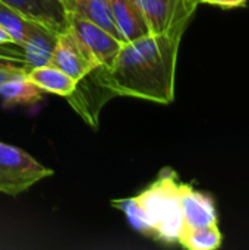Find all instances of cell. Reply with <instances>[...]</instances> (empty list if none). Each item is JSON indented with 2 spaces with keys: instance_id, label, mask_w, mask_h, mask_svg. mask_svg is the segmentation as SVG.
I'll use <instances>...</instances> for the list:
<instances>
[{
  "instance_id": "1",
  "label": "cell",
  "mask_w": 249,
  "mask_h": 250,
  "mask_svg": "<svg viewBox=\"0 0 249 250\" xmlns=\"http://www.w3.org/2000/svg\"><path fill=\"white\" fill-rule=\"evenodd\" d=\"M181 34H147L123 42L104 76L116 97H131L157 104L175 100V79Z\"/></svg>"
},
{
  "instance_id": "2",
  "label": "cell",
  "mask_w": 249,
  "mask_h": 250,
  "mask_svg": "<svg viewBox=\"0 0 249 250\" xmlns=\"http://www.w3.org/2000/svg\"><path fill=\"white\" fill-rule=\"evenodd\" d=\"M178 190L176 173L164 168L158 179L139 195L114 199L112 207L120 209L138 233L157 242L178 243L183 227Z\"/></svg>"
},
{
  "instance_id": "3",
  "label": "cell",
  "mask_w": 249,
  "mask_h": 250,
  "mask_svg": "<svg viewBox=\"0 0 249 250\" xmlns=\"http://www.w3.org/2000/svg\"><path fill=\"white\" fill-rule=\"evenodd\" d=\"M53 170L38 163L26 151L0 142V192L16 196L40 180L53 176Z\"/></svg>"
},
{
  "instance_id": "4",
  "label": "cell",
  "mask_w": 249,
  "mask_h": 250,
  "mask_svg": "<svg viewBox=\"0 0 249 250\" xmlns=\"http://www.w3.org/2000/svg\"><path fill=\"white\" fill-rule=\"evenodd\" d=\"M141 12L150 34L183 35L198 0H132Z\"/></svg>"
},
{
  "instance_id": "5",
  "label": "cell",
  "mask_w": 249,
  "mask_h": 250,
  "mask_svg": "<svg viewBox=\"0 0 249 250\" xmlns=\"http://www.w3.org/2000/svg\"><path fill=\"white\" fill-rule=\"evenodd\" d=\"M113 97H116V94L107 85L104 64H100L76 81L75 89L65 98L87 125L92 129H98L100 113Z\"/></svg>"
},
{
  "instance_id": "6",
  "label": "cell",
  "mask_w": 249,
  "mask_h": 250,
  "mask_svg": "<svg viewBox=\"0 0 249 250\" xmlns=\"http://www.w3.org/2000/svg\"><path fill=\"white\" fill-rule=\"evenodd\" d=\"M68 26L72 29L87 54L92 59L95 64H106L109 66L116 54L122 47V41L113 37L110 32L98 26L97 23L78 18V16H68Z\"/></svg>"
},
{
  "instance_id": "7",
  "label": "cell",
  "mask_w": 249,
  "mask_h": 250,
  "mask_svg": "<svg viewBox=\"0 0 249 250\" xmlns=\"http://www.w3.org/2000/svg\"><path fill=\"white\" fill-rule=\"evenodd\" d=\"M50 64L59 67L60 70L72 76L75 81H79L90 70L98 66L87 54V51L84 50V47L81 45V42L69 26L57 34Z\"/></svg>"
},
{
  "instance_id": "8",
  "label": "cell",
  "mask_w": 249,
  "mask_h": 250,
  "mask_svg": "<svg viewBox=\"0 0 249 250\" xmlns=\"http://www.w3.org/2000/svg\"><path fill=\"white\" fill-rule=\"evenodd\" d=\"M178 198L182 211V231L219 226L216 205L208 195L195 190L191 185L179 183Z\"/></svg>"
},
{
  "instance_id": "9",
  "label": "cell",
  "mask_w": 249,
  "mask_h": 250,
  "mask_svg": "<svg viewBox=\"0 0 249 250\" xmlns=\"http://www.w3.org/2000/svg\"><path fill=\"white\" fill-rule=\"evenodd\" d=\"M19 12L23 18L47 26L59 34L68 28V16L60 1L57 0H0Z\"/></svg>"
},
{
  "instance_id": "10",
  "label": "cell",
  "mask_w": 249,
  "mask_h": 250,
  "mask_svg": "<svg viewBox=\"0 0 249 250\" xmlns=\"http://www.w3.org/2000/svg\"><path fill=\"white\" fill-rule=\"evenodd\" d=\"M56 38L57 34L50 31L47 26L34 21L31 22L25 41L21 45L26 70L50 63L56 45Z\"/></svg>"
},
{
  "instance_id": "11",
  "label": "cell",
  "mask_w": 249,
  "mask_h": 250,
  "mask_svg": "<svg viewBox=\"0 0 249 250\" xmlns=\"http://www.w3.org/2000/svg\"><path fill=\"white\" fill-rule=\"evenodd\" d=\"M66 16H78L91 21L122 41L112 15V0H62ZM123 42V41H122Z\"/></svg>"
},
{
  "instance_id": "12",
  "label": "cell",
  "mask_w": 249,
  "mask_h": 250,
  "mask_svg": "<svg viewBox=\"0 0 249 250\" xmlns=\"http://www.w3.org/2000/svg\"><path fill=\"white\" fill-rule=\"evenodd\" d=\"M112 15L123 42H129L150 34L141 12L132 0H112Z\"/></svg>"
},
{
  "instance_id": "13",
  "label": "cell",
  "mask_w": 249,
  "mask_h": 250,
  "mask_svg": "<svg viewBox=\"0 0 249 250\" xmlns=\"http://www.w3.org/2000/svg\"><path fill=\"white\" fill-rule=\"evenodd\" d=\"M26 76L44 92H50L60 97H68L76 85V81L72 76L50 63L28 70Z\"/></svg>"
},
{
  "instance_id": "14",
  "label": "cell",
  "mask_w": 249,
  "mask_h": 250,
  "mask_svg": "<svg viewBox=\"0 0 249 250\" xmlns=\"http://www.w3.org/2000/svg\"><path fill=\"white\" fill-rule=\"evenodd\" d=\"M44 91L32 83L26 73H19L0 85V98L4 104H34L43 100Z\"/></svg>"
},
{
  "instance_id": "15",
  "label": "cell",
  "mask_w": 249,
  "mask_h": 250,
  "mask_svg": "<svg viewBox=\"0 0 249 250\" xmlns=\"http://www.w3.org/2000/svg\"><path fill=\"white\" fill-rule=\"evenodd\" d=\"M223 236L219 226L185 230L181 233L178 243L189 250H216L222 246Z\"/></svg>"
},
{
  "instance_id": "16",
  "label": "cell",
  "mask_w": 249,
  "mask_h": 250,
  "mask_svg": "<svg viewBox=\"0 0 249 250\" xmlns=\"http://www.w3.org/2000/svg\"><path fill=\"white\" fill-rule=\"evenodd\" d=\"M31 22V19L23 18L19 12L0 1V25L10 35L16 47H21L23 44Z\"/></svg>"
},
{
  "instance_id": "17",
  "label": "cell",
  "mask_w": 249,
  "mask_h": 250,
  "mask_svg": "<svg viewBox=\"0 0 249 250\" xmlns=\"http://www.w3.org/2000/svg\"><path fill=\"white\" fill-rule=\"evenodd\" d=\"M0 69H25L26 70L22 56L6 54V53H0Z\"/></svg>"
},
{
  "instance_id": "18",
  "label": "cell",
  "mask_w": 249,
  "mask_h": 250,
  "mask_svg": "<svg viewBox=\"0 0 249 250\" xmlns=\"http://www.w3.org/2000/svg\"><path fill=\"white\" fill-rule=\"evenodd\" d=\"M248 0H198V3H205L211 6H219L225 9H235V7H244Z\"/></svg>"
},
{
  "instance_id": "19",
  "label": "cell",
  "mask_w": 249,
  "mask_h": 250,
  "mask_svg": "<svg viewBox=\"0 0 249 250\" xmlns=\"http://www.w3.org/2000/svg\"><path fill=\"white\" fill-rule=\"evenodd\" d=\"M19 73H28V72L25 69H0V85Z\"/></svg>"
},
{
  "instance_id": "20",
  "label": "cell",
  "mask_w": 249,
  "mask_h": 250,
  "mask_svg": "<svg viewBox=\"0 0 249 250\" xmlns=\"http://www.w3.org/2000/svg\"><path fill=\"white\" fill-rule=\"evenodd\" d=\"M0 45H15V44H13V40H12L10 35L1 28V25H0Z\"/></svg>"
},
{
  "instance_id": "21",
  "label": "cell",
  "mask_w": 249,
  "mask_h": 250,
  "mask_svg": "<svg viewBox=\"0 0 249 250\" xmlns=\"http://www.w3.org/2000/svg\"><path fill=\"white\" fill-rule=\"evenodd\" d=\"M0 53H6V54H18V56H22L21 47H19V50H13V48L4 47V45H0Z\"/></svg>"
},
{
  "instance_id": "22",
  "label": "cell",
  "mask_w": 249,
  "mask_h": 250,
  "mask_svg": "<svg viewBox=\"0 0 249 250\" xmlns=\"http://www.w3.org/2000/svg\"><path fill=\"white\" fill-rule=\"evenodd\" d=\"M57 1H62V0H57Z\"/></svg>"
}]
</instances>
